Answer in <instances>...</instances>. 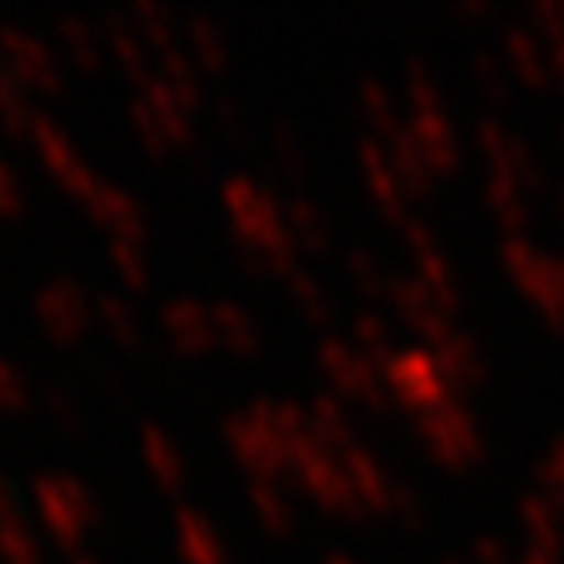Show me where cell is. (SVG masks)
I'll use <instances>...</instances> for the list:
<instances>
[{
	"label": "cell",
	"instance_id": "cell-12",
	"mask_svg": "<svg viewBox=\"0 0 564 564\" xmlns=\"http://www.w3.org/2000/svg\"><path fill=\"white\" fill-rule=\"evenodd\" d=\"M357 158H361V173H365V185H369V196L372 204H377L380 212H384L392 224H404L408 216V193L404 185H400L397 169H392V158H388V150L380 145L377 138H365L361 145H357Z\"/></svg>",
	"mask_w": 564,
	"mask_h": 564
},
{
	"label": "cell",
	"instance_id": "cell-15",
	"mask_svg": "<svg viewBox=\"0 0 564 564\" xmlns=\"http://www.w3.org/2000/svg\"><path fill=\"white\" fill-rule=\"evenodd\" d=\"M0 47H4L9 63L20 70V79H24L32 90L55 95V90L63 87L59 67H55L52 52H47L40 40H28V35H20V32H4V35H0Z\"/></svg>",
	"mask_w": 564,
	"mask_h": 564
},
{
	"label": "cell",
	"instance_id": "cell-8",
	"mask_svg": "<svg viewBox=\"0 0 564 564\" xmlns=\"http://www.w3.org/2000/svg\"><path fill=\"white\" fill-rule=\"evenodd\" d=\"M35 498H40V518L44 525L55 533V541L63 545H79L83 533L98 521V510L90 502V494L83 482L67 475H52V478H40L35 482Z\"/></svg>",
	"mask_w": 564,
	"mask_h": 564
},
{
	"label": "cell",
	"instance_id": "cell-51",
	"mask_svg": "<svg viewBox=\"0 0 564 564\" xmlns=\"http://www.w3.org/2000/svg\"><path fill=\"white\" fill-rule=\"evenodd\" d=\"M24 404V384L17 380V372L0 365V408H20Z\"/></svg>",
	"mask_w": 564,
	"mask_h": 564
},
{
	"label": "cell",
	"instance_id": "cell-33",
	"mask_svg": "<svg viewBox=\"0 0 564 564\" xmlns=\"http://www.w3.org/2000/svg\"><path fill=\"white\" fill-rule=\"evenodd\" d=\"M286 286H291V299L299 302V310L314 322V326H329V322H334V299H329L326 286H322L314 274L294 267V271L286 274Z\"/></svg>",
	"mask_w": 564,
	"mask_h": 564
},
{
	"label": "cell",
	"instance_id": "cell-32",
	"mask_svg": "<svg viewBox=\"0 0 564 564\" xmlns=\"http://www.w3.org/2000/svg\"><path fill=\"white\" fill-rule=\"evenodd\" d=\"M188 47H193V59L204 70H212V75H220L228 67V40H224V32L208 17L188 20Z\"/></svg>",
	"mask_w": 564,
	"mask_h": 564
},
{
	"label": "cell",
	"instance_id": "cell-55",
	"mask_svg": "<svg viewBox=\"0 0 564 564\" xmlns=\"http://www.w3.org/2000/svg\"><path fill=\"white\" fill-rule=\"evenodd\" d=\"M17 518V510H12V494H9V486L0 482V521H12Z\"/></svg>",
	"mask_w": 564,
	"mask_h": 564
},
{
	"label": "cell",
	"instance_id": "cell-57",
	"mask_svg": "<svg viewBox=\"0 0 564 564\" xmlns=\"http://www.w3.org/2000/svg\"><path fill=\"white\" fill-rule=\"evenodd\" d=\"M326 564H357V561H352V556H345V553H329Z\"/></svg>",
	"mask_w": 564,
	"mask_h": 564
},
{
	"label": "cell",
	"instance_id": "cell-9",
	"mask_svg": "<svg viewBox=\"0 0 564 564\" xmlns=\"http://www.w3.org/2000/svg\"><path fill=\"white\" fill-rule=\"evenodd\" d=\"M478 150L490 161V173H502V176H510V181H518L529 196L545 188V173H541L533 150H529L518 133L502 130L494 118H486V122L478 126Z\"/></svg>",
	"mask_w": 564,
	"mask_h": 564
},
{
	"label": "cell",
	"instance_id": "cell-7",
	"mask_svg": "<svg viewBox=\"0 0 564 564\" xmlns=\"http://www.w3.org/2000/svg\"><path fill=\"white\" fill-rule=\"evenodd\" d=\"M317 369H322V377H326L341 397L357 400V404H365L369 412H384L388 408L384 372L372 361H365L352 345L334 341V337L322 341V349H317Z\"/></svg>",
	"mask_w": 564,
	"mask_h": 564
},
{
	"label": "cell",
	"instance_id": "cell-43",
	"mask_svg": "<svg viewBox=\"0 0 564 564\" xmlns=\"http://www.w3.org/2000/svg\"><path fill=\"white\" fill-rule=\"evenodd\" d=\"M0 556L9 564H40V549H35L32 533L17 518L0 521Z\"/></svg>",
	"mask_w": 564,
	"mask_h": 564
},
{
	"label": "cell",
	"instance_id": "cell-37",
	"mask_svg": "<svg viewBox=\"0 0 564 564\" xmlns=\"http://www.w3.org/2000/svg\"><path fill=\"white\" fill-rule=\"evenodd\" d=\"M271 150H274V165L291 176V181H302V173H306V150H302V138L294 133L291 122H274Z\"/></svg>",
	"mask_w": 564,
	"mask_h": 564
},
{
	"label": "cell",
	"instance_id": "cell-42",
	"mask_svg": "<svg viewBox=\"0 0 564 564\" xmlns=\"http://www.w3.org/2000/svg\"><path fill=\"white\" fill-rule=\"evenodd\" d=\"M59 40L67 44V52H70V59L79 63L83 70H90V67H98V40H95V32H90L83 20H63L59 24Z\"/></svg>",
	"mask_w": 564,
	"mask_h": 564
},
{
	"label": "cell",
	"instance_id": "cell-41",
	"mask_svg": "<svg viewBox=\"0 0 564 564\" xmlns=\"http://www.w3.org/2000/svg\"><path fill=\"white\" fill-rule=\"evenodd\" d=\"M110 259H115V267L122 271V279L130 282L133 291H145V282H150V263H145V251H141L138 239H115Z\"/></svg>",
	"mask_w": 564,
	"mask_h": 564
},
{
	"label": "cell",
	"instance_id": "cell-22",
	"mask_svg": "<svg viewBox=\"0 0 564 564\" xmlns=\"http://www.w3.org/2000/svg\"><path fill=\"white\" fill-rule=\"evenodd\" d=\"M506 47V67H513L525 87L545 90L549 79H553V67H549V52L541 47L538 32H525V28H510L502 40Z\"/></svg>",
	"mask_w": 564,
	"mask_h": 564
},
{
	"label": "cell",
	"instance_id": "cell-17",
	"mask_svg": "<svg viewBox=\"0 0 564 564\" xmlns=\"http://www.w3.org/2000/svg\"><path fill=\"white\" fill-rule=\"evenodd\" d=\"M341 467H345V475H349L357 498H361L365 513H388L392 510V482H388V475L380 470V463L369 455V451L352 443V447L341 455Z\"/></svg>",
	"mask_w": 564,
	"mask_h": 564
},
{
	"label": "cell",
	"instance_id": "cell-11",
	"mask_svg": "<svg viewBox=\"0 0 564 564\" xmlns=\"http://www.w3.org/2000/svg\"><path fill=\"white\" fill-rule=\"evenodd\" d=\"M35 310H40V322H44L47 334H52L55 341H63V345H75L90 329L87 299H83L79 286H75V282H67V279L44 286V291H40V299H35Z\"/></svg>",
	"mask_w": 564,
	"mask_h": 564
},
{
	"label": "cell",
	"instance_id": "cell-60",
	"mask_svg": "<svg viewBox=\"0 0 564 564\" xmlns=\"http://www.w3.org/2000/svg\"><path fill=\"white\" fill-rule=\"evenodd\" d=\"M561 208H564V196H561Z\"/></svg>",
	"mask_w": 564,
	"mask_h": 564
},
{
	"label": "cell",
	"instance_id": "cell-53",
	"mask_svg": "<svg viewBox=\"0 0 564 564\" xmlns=\"http://www.w3.org/2000/svg\"><path fill=\"white\" fill-rule=\"evenodd\" d=\"M549 67H553V79L564 87V40H556V44H549Z\"/></svg>",
	"mask_w": 564,
	"mask_h": 564
},
{
	"label": "cell",
	"instance_id": "cell-56",
	"mask_svg": "<svg viewBox=\"0 0 564 564\" xmlns=\"http://www.w3.org/2000/svg\"><path fill=\"white\" fill-rule=\"evenodd\" d=\"M521 564H556V561H553V556H541V553H529V556H525V561H521Z\"/></svg>",
	"mask_w": 564,
	"mask_h": 564
},
{
	"label": "cell",
	"instance_id": "cell-59",
	"mask_svg": "<svg viewBox=\"0 0 564 564\" xmlns=\"http://www.w3.org/2000/svg\"><path fill=\"white\" fill-rule=\"evenodd\" d=\"M70 564H98V561H95V556H75Z\"/></svg>",
	"mask_w": 564,
	"mask_h": 564
},
{
	"label": "cell",
	"instance_id": "cell-30",
	"mask_svg": "<svg viewBox=\"0 0 564 564\" xmlns=\"http://www.w3.org/2000/svg\"><path fill=\"white\" fill-rule=\"evenodd\" d=\"M352 349L361 352L365 361H372L377 369H384L392 361V329L384 326V317L365 310V314L352 317Z\"/></svg>",
	"mask_w": 564,
	"mask_h": 564
},
{
	"label": "cell",
	"instance_id": "cell-26",
	"mask_svg": "<svg viewBox=\"0 0 564 564\" xmlns=\"http://www.w3.org/2000/svg\"><path fill=\"white\" fill-rule=\"evenodd\" d=\"M306 415H310V440L314 443H322L326 451H341V455L352 447L349 412H345L334 397H317Z\"/></svg>",
	"mask_w": 564,
	"mask_h": 564
},
{
	"label": "cell",
	"instance_id": "cell-10",
	"mask_svg": "<svg viewBox=\"0 0 564 564\" xmlns=\"http://www.w3.org/2000/svg\"><path fill=\"white\" fill-rule=\"evenodd\" d=\"M388 302H392V310L404 317L408 326H412L423 341L440 345L443 337L455 334V329H451V314L440 306V299H435V294L427 291L415 274L412 279H392V294H388Z\"/></svg>",
	"mask_w": 564,
	"mask_h": 564
},
{
	"label": "cell",
	"instance_id": "cell-46",
	"mask_svg": "<svg viewBox=\"0 0 564 564\" xmlns=\"http://www.w3.org/2000/svg\"><path fill=\"white\" fill-rule=\"evenodd\" d=\"M0 118L9 122V130L35 126V115L28 110V98L20 95V87L12 79H0Z\"/></svg>",
	"mask_w": 564,
	"mask_h": 564
},
{
	"label": "cell",
	"instance_id": "cell-28",
	"mask_svg": "<svg viewBox=\"0 0 564 564\" xmlns=\"http://www.w3.org/2000/svg\"><path fill=\"white\" fill-rule=\"evenodd\" d=\"M486 204L498 216V224H506L510 231H521L529 224V193L518 181H510V176L490 173V181H486Z\"/></svg>",
	"mask_w": 564,
	"mask_h": 564
},
{
	"label": "cell",
	"instance_id": "cell-5",
	"mask_svg": "<svg viewBox=\"0 0 564 564\" xmlns=\"http://www.w3.org/2000/svg\"><path fill=\"white\" fill-rule=\"evenodd\" d=\"M294 475L302 478L310 494H314L317 506H326L329 513H341V518H361L365 506L352 490L345 467L334 458V451H326L322 443L302 440L294 447Z\"/></svg>",
	"mask_w": 564,
	"mask_h": 564
},
{
	"label": "cell",
	"instance_id": "cell-58",
	"mask_svg": "<svg viewBox=\"0 0 564 564\" xmlns=\"http://www.w3.org/2000/svg\"><path fill=\"white\" fill-rule=\"evenodd\" d=\"M443 564H475V561H463V556L451 553V556H443Z\"/></svg>",
	"mask_w": 564,
	"mask_h": 564
},
{
	"label": "cell",
	"instance_id": "cell-4",
	"mask_svg": "<svg viewBox=\"0 0 564 564\" xmlns=\"http://www.w3.org/2000/svg\"><path fill=\"white\" fill-rule=\"evenodd\" d=\"M415 427H420L423 447L432 451L435 463H443L447 470H467L470 463L482 458V432H478L475 415L455 400L423 412Z\"/></svg>",
	"mask_w": 564,
	"mask_h": 564
},
{
	"label": "cell",
	"instance_id": "cell-16",
	"mask_svg": "<svg viewBox=\"0 0 564 564\" xmlns=\"http://www.w3.org/2000/svg\"><path fill=\"white\" fill-rule=\"evenodd\" d=\"M176 549H181L185 564H231L216 525L200 510H188V506L176 510Z\"/></svg>",
	"mask_w": 564,
	"mask_h": 564
},
{
	"label": "cell",
	"instance_id": "cell-19",
	"mask_svg": "<svg viewBox=\"0 0 564 564\" xmlns=\"http://www.w3.org/2000/svg\"><path fill=\"white\" fill-rule=\"evenodd\" d=\"M412 138L420 145L423 161L432 173H455L458 169V138L451 130V122L440 110H427V115H412Z\"/></svg>",
	"mask_w": 564,
	"mask_h": 564
},
{
	"label": "cell",
	"instance_id": "cell-13",
	"mask_svg": "<svg viewBox=\"0 0 564 564\" xmlns=\"http://www.w3.org/2000/svg\"><path fill=\"white\" fill-rule=\"evenodd\" d=\"M161 329L165 337L188 357H200V352L216 349L220 337H216V326H212V310L200 306L193 299H173L165 310H161Z\"/></svg>",
	"mask_w": 564,
	"mask_h": 564
},
{
	"label": "cell",
	"instance_id": "cell-31",
	"mask_svg": "<svg viewBox=\"0 0 564 564\" xmlns=\"http://www.w3.org/2000/svg\"><path fill=\"white\" fill-rule=\"evenodd\" d=\"M251 510H256V518L263 521V529H271V533H279V538H286V533L294 529V506L286 502V494H282L274 482H263V478L251 482Z\"/></svg>",
	"mask_w": 564,
	"mask_h": 564
},
{
	"label": "cell",
	"instance_id": "cell-47",
	"mask_svg": "<svg viewBox=\"0 0 564 564\" xmlns=\"http://www.w3.org/2000/svg\"><path fill=\"white\" fill-rule=\"evenodd\" d=\"M400 239H404V247L412 251V259L440 251V247H435V231L427 228L423 220H404V224H400Z\"/></svg>",
	"mask_w": 564,
	"mask_h": 564
},
{
	"label": "cell",
	"instance_id": "cell-2",
	"mask_svg": "<svg viewBox=\"0 0 564 564\" xmlns=\"http://www.w3.org/2000/svg\"><path fill=\"white\" fill-rule=\"evenodd\" d=\"M224 440H228L231 455H236L251 475L263 478V482H274L279 475L294 470V447L282 440L279 427H274L271 404H251L247 412L228 415Z\"/></svg>",
	"mask_w": 564,
	"mask_h": 564
},
{
	"label": "cell",
	"instance_id": "cell-18",
	"mask_svg": "<svg viewBox=\"0 0 564 564\" xmlns=\"http://www.w3.org/2000/svg\"><path fill=\"white\" fill-rule=\"evenodd\" d=\"M435 361H440V372H443V380H447L451 392H470V388H478L486 377L482 352H478V345L463 334L443 337V341L435 345Z\"/></svg>",
	"mask_w": 564,
	"mask_h": 564
},
{
	"label": "cell",
	"instance_id": "cell-35",
	"mask_svg": "<svg viewBox=\"0 0 564 564\" xmlns=\"http://www.w3.org/2000/svg\"><path fill=\"white\" fill-rule=\"evenodd\" d=\"M110 52L122 59V67H126V75H130V79H138L141 87H145V83H153L150 55H145V44H141V35L133 32V28H122V24L110 28Z\"/></svg>",
	"mask_w": 564,
	"mask_h": 564
},
{
	"label": "cell",
	"instance_id": "cell-25",
	"mask_svg": "<svg viewBox=\"0 0 564 564\" xmlns=\"http://www.w3.org/2000/svg\"><path fill=\"white\" fill-rule=\"evenodd\" d=\"M212 326H216V337H220L231 352H239V357L259 352L263 337H259L256 317L247 314L239 302H216V306H212Z\"/></svg>",
	"mask_w": 564,
	"mask_h": 564
},
{
	"label": "cell",
	"instance_id": "cell-61",
	"mask_svg": "<svg viewBox=\"0 0 564 564\" xmlns=\"http://www.w3.org/2000/svg\"><path fill=\"white\" fill-rule=\"evenodd\" d=\"M561 443H564V440H561Z\"/></svg>",
	"mask_w": 564,
	"mask_h": 564
},
{
	"label": "cell",
	"instance_id": "cell-40",
	"mask_svg": "<svg viewBox=\"0 0 564 564\" xmlns=\"http://www.w3.org/2000/svg\"><path fill=\"white\" fill-rule=\"evenodd\" d=\"M133 32L141 35V44H150V47H158L161 55L165 52H173V20H169V12L165 9H133Z\"/></svg>",
	"mask_w": 564,
	"mask_h": 564
},
{
	"label": "cell",
	"instance_id": "cell-23",
	"mask_svg": "<svg viewBox=\"0 0 564 564\" xmlns=\"http://www.w3.org/2000/svg\"><path fill=\"white\" fill-rule=\"evenodd\" d=\"M521 525H525L529 541H533V553L541 556H561L564 553V529H561V510H556L549 498L541 494H525L521 498Z\"/></svg>",
	"mask_w": 564,
	"mask_h": 564
},
{
	"label": "cell",
	"instance_id": "cell-29",
	"mask_svg": "<svg viewBox=\"0 0 564 564\" xmlns=\"http://www.w3.org/2000/svg\"><path fill=\"white\" fill-rule=\"evenodd\" d=\"M345 274L369 302H388V294H392V279H388L384 263L372 256L369 247H352L345 256Z\"/></svg>",
	"mask_w": 564,
	"mask_h": 564
},
{
	"label": "cell",
	"instance_id": "cell-39",
	"mask_svg": "<svg viewBox=\"0 0 564 564\" xmlns=\"http://www.w3.org/2000/svg\"><path fill=\"white\" fill-rule=\"evenodd\" d=\"M404 87H408V102H412L415 115H427V110H440V87H435L432 70L423 59H408L404 67Z\"/></svg>",
	"mask_w": 564,
	"mask_h": 564
},
{
	"label": "cell",
	"instance_id": "cell-21",
	"mask_svg": "<svg viewBox=\"0 0 564 564\" xmlns=\"http://www.w3.org/2000/svg\"><path fill=\"white\" fill-rule=\"evenodd\" d=\"M282 220H286V231H291L294 247L306 251V256H326L329 247H334V228H329L326 212L317 208L314 200H306V196H291Z\"/></svg>",
	"mask_w": 564,
	"mask_h": 564
},
{
	"label": "cell",
	"instance_id": "cell-3",
	"mask_svg": "<svg viewBox=\"0 0 564 564\" xmlns=\"http://www.w3.org/2000/svg\"><path fill=\"white\" fill-rule=\"evenodd\" d=\"M502 263L506 274L541 310V317H545L556 334H564V259L541 256L538 247H529L525 239H506Z\"/></svg>",
	"mask_w": 564,
	"mask_h": 564
},
{
	"label": "cell",
	"instance_id": "cell-44",
	"mask_svg": "<svg viewBox=\"0 0 564 564\" xmlns=\"http://www.w3.org/2000/svg\"><path fill=\"white\" fill-rule=\"evenodd\" d=\"M538 486H541V498H549L556 510H564V443L561 440H556L553 447H549V455L538 463Z\"/></svg>",
	"mask_w": 564,
	"mask_h": 564
},
{
	"label": "cell",
	"instance_id": "cell-45",
	"mask_svg": "<svg viewBox=\"0 0 564 564\" xmlns=\"http://www.w3.org/2000/svg\"><path fill=\"white\" fill-rule=\"evenodd\" d=\"M388 513H397L408 533H423V525H427V506H423V498L415 494V486H408V482H392V510Z\"/></svg>",
	"mask_w": 564,
	"mask_h": 564
},
{
	"label": "cell",
	"instance_id": "cell-48",
	"mask_svg": "<svg viewBox=\"0 0 564 564\" xmlns=\"http://www.w3.org/2000/svg\"><path fill=\"white\" fill-rule=\"evenodd\" d=\"M212 115H216V122H220V130L228 133V138L243 141V110H239V102L231 95H220V102L212 106Z\"/></svg>",
	"mask_w": 564,
	"mask_h": 564
},
{
	"label": "cell",
	"instance_id": "cell-14",
	"mask_svg": "<svg viewBox=\"0 0 564 564\" xmlns=\"http://www.w3.org/2000/svg\"><path fill=\"white\" fill-rule=\"evenodd\" d=\"M32 138H35V145H40V153H44L47 169H52V173L59 176V181L70 188V193H79V196L95 193V185H98L95 173H90V169L83 165L79 153L70 150V141L63 138V133L55 130V126L47 122V118H35Z\"/></svg>",
	"mask_w": 564,
	"mask_h": 564
},
{
	"label": "cell",
	"instance_id": "cell-34",
	"mask_svg": "<svg viewBox=\"0 0 564 564\" xmlns=\"http://www.w3.org/2000/svg\"><path fill=\"white\" fill-rule=\"evenodd\" d=\"M361 115L365 122L377 130V138L392 141L404 126H400V115H397V102H392V95H388L380 83H361Z\"/></svg>",
	"mask_w": 564,
	"mask_h": 564
},
{
	"label": "cell",
	"instance_id": "cell-27",
	"mask_svg": "<svg viewBox=\"0 0 564 564\" xmlns=\"http://www.w3.org/2000/svg\"><path fill=\"white\" fill-rule=\"evenodd\" d=\"M388 158H392V169H397L400 185H404L408 196H427V188H432V169H427V161H423L420 145H415L412 130H400L397 138L388 141Z\"/></svg>",
	"mask_w": 564,
	"mask_h": 564
},
{
	"label": "cell",
	"instance_id": "cell-49",
	"mask_svg": "<svg viewBox=\"0 0 564 564\" xmlns=\"http://www.w3.org/2000/svg\"><path fill=\"white\" fill-rule=\"evenodd\" d=\"M47 404H52V415L59 427H67L70 435H79L83 432V415H79V404L67 397V392H52L47 397Z\"/></svg>",
	"mask_w": 564,
	"mask_h": 564
},
{
	"label": "cell",
	"instance_id": "cell-20",
	"mask_svg": "<svg viewBox=\"0 0 564 564\" xmlns=\"http://www.w3.org/2000/svg\"><path fill=\"white\" fill-rule=\"evenodd\" d=\"M90 212H95V220L106 224V228L115 231V239H141L145 236V212L115 185H102L98 181L95 193L87 196Z\"/></svg>",
	"mask_w": 564,
	"mask_h": 564
},
{
	"label": "cell",
	"instance_id": "cell-54",
	"mask_svg": "<svg viewBox=\"0 0 564 564\" xmlns=\"http://www.w3.org/2000/svg\"><path fill=\"white\" fill-rule=\"evenodd\" d=\"M458 17H463V20H490L494 9H490V4H463V9H458Z\"/></svg>",
	"mask_w": 564,
	"mask_h": 564
},
{
	"label": "cell",
	"instance_id": "cell-38",
	"mask_svg": "<svg viewBox=\"0 0 564 564\" xmlns=\"http://www.w3.org/2000/svg\"><path fill=\"white\" fill-rule=\"evenodd\" d=\"M470 75H475V87L490 102H506L510 98V75H506V63L494 52H478L475 63H470Z\"/></svg>",
	"mask_w": 564,
	"mask_h": 564
},
{
	"label": "cell",
	"instance_id": "cell-24",
	"mask_svg": "<svg viewBox=\"0 0 564 564\" xmlns=\"http://www.w3.org/2000/svg\"><path fill=\"white\" fill-rule=\"evenodd\" d=\"M141 455H145V467H150L153 482H158L161 490L176 494L185 486V478H188L185 458H181L176 443L169 440L161 427H145V432H141Z\"/></svg>",
	"mask_w": 564,
	"mask_h": 564
},
{
	"label": "cell",
	"instance_id": "cell-50",
	"mask_svg": "<svg viewBox=\"0 0 564 564\" xmlns=\"http://www.w3.org/2000/svg\"><path fill=\"white\" fill-rule=\"evenodd\" d=\"M470 561L475 564H510V553L498 538H478L475 549H470Z\"/></svg>",
	"mask_w": 564,
	"mask_h": 564
},
{
	"label": "cell",
	"instance_id": "cell-6",
	"mask_svg": "<svg viewBox=\"0 0 564 564\" xmlns=\"http://www.w3.org/2000/svg\"><path fill=\"white\" fill-rule=\"evenodd\" d=\"M384 388L400 404L420 415L451 400V388L440 372V361H435V352H427V349L392 352V361L384 365Z\"/></svg>",
	"mask_w": 564,
	"mask_h": 564
},
{
	"label": "cell",
	"instance_id": "cell-1",
	"mask_svg": "<svg viewBox=\"0 0 564 564\" xmlns=\"http://www.w3.org/2000/svg\"><path fill=\"white\" fill-rule=\"evenodd\" d=\"M224 212H228L231 239H236V251L247 263V271L286 279L299 267V259H294L299 247H294L286 220H282V208L274 204L271 193H263L243 176H231L224 185Z\"/></svg>",
	"mask_w": 564,
	"mask_h": 564
},
{
	"label": "cell",
	"instance_id": "cell-52",
	"mask_svg": "<svg viewBox=\"0 0 564 564\" xmlns=\"http://www.w3.org/2000/svg\"><path fill=\"white\" fill-rule=\"evenodd\" d=\"M0 212H9V216H17L20 212V188L4 165H0Z\"/></svg>",
	"mask_w": 564,
	"mask_h": 564
},
{
	"label": "cell",
	"instance_id": "cell-36",
	"mask_svg": "<svg viewBox=\"0 0 564 564\" xmlns=\"http://www.w3.org/2000/svg\"><path fill=\"white\" fill-rule=\"evenodd\" d=\"M98 322H102L106 334L115 337L118 345H126V349H138V345H141V322L122 299H102V302H98Z\"/></svg>",
	"mask_w": 564,
	"mask_h": 564
}]
</instances>
